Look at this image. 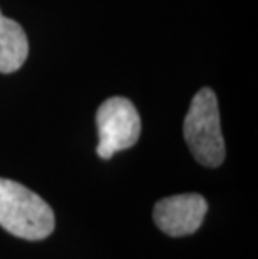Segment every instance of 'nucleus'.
Here are the masks:
<instances>
[{"mask_svg": "<svg viewBox=\"0 0 258 259\" xmlns=\"http://www.w3.org/2000/svg\"><path fill=\"white\" fill-rule=\"evenodd\" d=\"M97 156L111 159L114 154L133 147L141 136V117L133 102L124 97H111L104 101L96 114Z\"/></svg>", "mask_w": 258, "mask_h": 259, "instance_id": "7ed1b4c3", "label": "nucleus"}, {"mask_svg": "<svg viewBox=\"0 0 258 259\" xmlns=\"http://www.w3.org/2000/svg\"><path fill=\"white\" fill-rule=\"evenodd\" d=\"M206 211L208 202L203 196L178 194L158 201L153 211V219L164 234L181 238L200 229Z\"/></svg>", "mask_w": 258, "mask_h": 259, "instance_id": "20e7f679", "label": "nucleus"}, {"mask_svg": "<svg viewBox=\"0 0 258 259\" xmlns=\"http://www.w3.org/2000/svg\"><path fill=\"white\" fill-rule=\"evenodd\" d=\"M0 226L15 238L42 241L56 228L51 206L15 181L0 178Z\"/></svg>", "mask_w": 258, "mask_h": 259, "instance_id": "f257e3e1", "label": "nucleus"}, {"mask_svg": "<svg viewBox=\"0 0 258 259\" xmlns=\"http://www.w3.org/2000/svg\"><path fill=\"white\" fill-rule=\"evenodd\" d=\"M183 136L201 166L218 167L225 161L227 149L219 124L218 101L211 89H201L195 94L185 117Z\"/></svg>", "mask_w": 258, "mask_h": 259, "instance_id": "f03ea898", "label": "nucleus"}, {"mask_svg": "<svg viewBox=\"0 0 258 259\" xmlns=\"http://www.w3.org/2000/svg\"><path fill=\"white\" fill-rule=\"evenodd\" d=\"M29 56V42L24 29L0 12V72L12 74L24 65Z\"/></svg>", "mask_w": 258, "mask_h": 259, "instance_id": "39448f33", "label": "nucleus"}]
</instances>
